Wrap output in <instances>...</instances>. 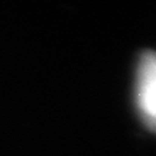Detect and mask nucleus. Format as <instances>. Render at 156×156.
<instances>
[{
  "mask_svg": "<svg viewBox=\"0 0 156 156\" xmlns=\"http://www.w3.org/2000/svg\"><path fill=\"white\" fill-rule=\"evenodd\" d=\"M134 100L140 119L147 129L156 132V52L140 56L136 73Z\"/></svg>",
  "mask_w": 156,
  "mask_h": 156,
  "instance_id": "1",
  "label": "nucleus"
}]
</instances>
